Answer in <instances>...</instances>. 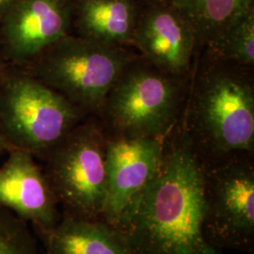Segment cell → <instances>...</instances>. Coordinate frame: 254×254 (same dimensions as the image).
Returning <instances> with one entry per match:
<instances>
[{"label":"cell","instance_id":"ffe728a7","mask_svg":"<svg viewBox=\"0 0 254 254\" xmlns=\"http://www.w3.org/2000/svg\"><path fill=\"white\" fill-rule=\"evenodd\" d=\"M148 4H156V3H165V2H169L170 0H144Z\"/></svg>","mask_w":254,"mask_h":254},{"label":"cell","instance_id":"30bf717a","mask_svg":"<svg viewBox=\"0 0 254 254\" xmlns=\"http://www.w3.org/2000/svg\"><path fill=\"white\" fill-rule=\"evenodd\" d=\"M197 43L190 21L170 1L141 9L132 39L149 64L175 76L189 70Z\"/></svg>","mask_w":254,"mask_h":254},{"label":"cell","instance_id":"7a4b0ae2","mask_svg":"<svg viewBox=\"0 0 254 254\" xmlns=\"http://www.w3.org/2000/svg\"><path fill=\"white\" fill-rule=\"evenodd\" d=\"M186 131L202 165L254 149V91L243 73L218 64L197 80Z\"/></svg>","mask_w":254,"mask_h":254},{"label":"cell","instance_id":"277c9868","mask_svg":"<svg viewBox=\"0 0 254 254\" xmlns=\"http://www.w3.org/2000/svg\"><path fill=\"white\" fill-rule=\"evenodd\" d=\"M86 114L27 72L0 74V132L10 149L45 156Z\"/></svg>","mask_w":254,"mask_h":254},{"label":"cell","instance_id":"9a60e30c","mask_svg":"<svg viewBox=\"0 0 254 254\" xmlns=\"http://www.w3.org/2000/svg\"><path fill=\"white\" fill-rule=\"evenodd\" d=\"M211 49L217 57L240 66L254 64V8L232 23Z\"/></svg>","mask_w":254,"mask_h":254},{"label":"cell","instance_id":"2e32d148","mask_svg":"<svg viewBox=\"0 0 254 254\" xmlns=\"http://www.w3.org/2000/svg\"><path fill=\"white\" fill-rule=\"evenodd\" d=\"M0 254H37L35 241L24 220L0 206Z\"/></svg>","mask_w":254,"mask_h":254},{"label":"cell","instance_id":"e0dca14e","mask_svg":"<svg viewBox=\"0 0 254 254\" xmlns=\"http://www.w3.org/2000/svg\"><path fill=\"white\" fill-rule=\"evenodd\" d=\"M19 0H0V21Z\"/></svg>","mask_w":254,"mask_h":254},{"label":"cell","instance_id":"3957f363","mask_svg":"<svg viewBox=\"0 0 254 254\" xmlns=\"http://www.w3.org/2000/svg\"><path fill=\"white\" fill-rule=\"evenodd\" d=\"M130 63L123 46L69 33L20 69L87 115L100 112L110 89Z\"/></svg>","mask_w":254,"mask_h":254},{"label":"cell","instance_id":"5bb4252c","mask_svg":"<svg viewBox=\"0 0 254 254\" xmlns=\"http://www.w3.org/2000/svg\"><path fill=\"white\" fill-rule=\"evenodd\" d=\"M190 21L198 42L213 46L228 27L247 10L254 0H170Z\"/></svg>","mask_w":254,"mask_h":254},{"label":"cell","instance_id":"ac0fdd59","mask_svg":"<svg viewBox=\"0 0 254 254\" xmlns=\"http://www.w3.org/2000/svg\"><path fill=\"white\" fill-rule=\"evenodd\" d=\"M9 147L8 144L6 143L5 139L3 138V136L1 135V132H0V155L3 154L4 152L6 151H9Z\"/></svg>","mask_w":254,"mask_h":254},{"label":"cell","instance_id":"d6986e66","mask_svg":"<svg viewBox=\"0 0 254 254\" xmlns=\"http://www.w3.org/2000/svg\"><path fill=\"white\" fill-rule=\"evenodd\" d=\"M9 66H7V64H5L4 60H3V57L1 54V51H0V74L3 73Z\"/></svg>","mask_w":254,"mask_h":254},{"label":"cell","instance_id":"9c48e42d","mask_svg":"<svg viewBox=\"0 0 254 254\" xmlns=\"http://www.w3.org/2000/svg\"><path fill=\"white\" fill-rule=\"evenodd\" d=\"M107 136L108 198L103 220L115 226L130 202L157 173L166 136Z\"/></svg>","mask_w":254,"mask_h":254},{"label":"cell","instance_id":"8fae6325","mask_svg":"<svg viewBox=\"0 0 254 254\" xmlns=\"http://www.w3.org/2000/svg\"><path fill=\"white\" fill-rule=\"evenodd\" d=\"M0 206L47 234L60 221L58 200L34 155L9 150L0 166Z\"/></svg>","mask_w":254,"mask_h":254},{"label":"cell","instance_id":"7c38bea8","mask_svg":"<svg viewBox=\"0 0 254 254\" xmlns=\"http://www.w3.org/2000/svg\"><path fill=\"white\" fill-rule=\"evenodd\" d=\"M141 9L136 0H74L73 27L76 35L124 46L132 44Z\"/></svg>","mask_w":254,"mask_h":254},{"label":"cell","instance_id":"5b68a950","mask_svg":"<svg viewBox=\"0 0 254 254\" xmlns=\"http://www.w3.org/2000/svg\"><path fill=\"white\" fill-rule=\"evenodd\" d=\"M107 140L103 127L83 120L45 155L44 173L64 215L103 219L108 198Z\"/></svg>","mask_w":254,"mask_h":254},{"label":"cell","instance_id":"ba28073f","mask_svg":"<svg viewBox=\"0 0 254 254\" xmlns=\"http://www.w3.org/2000/svg\"><path fill=\"white\" fill-rule=\"evenodd\" d=\"M74 0H19L0 21V51L7 66L23 68L71 33Z\"/></svg>","mask_w":254,"mask_h":254},{"label":"cell","instance_id":"52a82bcc","mask_svg":"<svg viewBox=\"0 0 254 254\" xmlns=\"http://www.w3.org/2000/svg\"><path fill=\"white\" fill-rule=\"evenodd\" d=\"M181 92L175 75L153 65H127L110 89L101 111L110 136L164 138L170 133Z\"/></svg>","mask_w":254,"mask_h":254},{"label":"cell","instance_id":"8992f818","mask_svg":"<svg viewBox=\"0 0 254 254\" xmlns=\"http://www.w3.org/2000/svg\"><path fill=\"white\" fill-rule=\"evenodd\" d=\"M205 239L218 252L254 253V167L251 154L203 165Z\"/></svg>","mask_w":254,"mask_h":254},{"label":"cell","instance_id":"4fadbf2b","mask_svg":"<svg viewBox=\"0 0 254 254\" xmlns=\"http://www.w3.org/2000/svg\"><path fill=\"white\" fill-rule=\"evenodd\" d=\"M46 235L49 254H133L123 234L103 219L64 215Z\"/></svg>","mask_w":254,"mask_h":254},{"label":"cell","instance_id":"6da1fadb","mask_svg":"<svg viewBox=\"0 0 254 254\" xmlns=\"http://www.w3.org/2000/svg\"><path fill=\"white\" fill-rule=\"evenodd\" d=\"M203 219V165L183 128L166 136L157 173L114 227L133 254H220Z\"/></svg>","mask_w":254,"mask_h":254}]
</instances>
